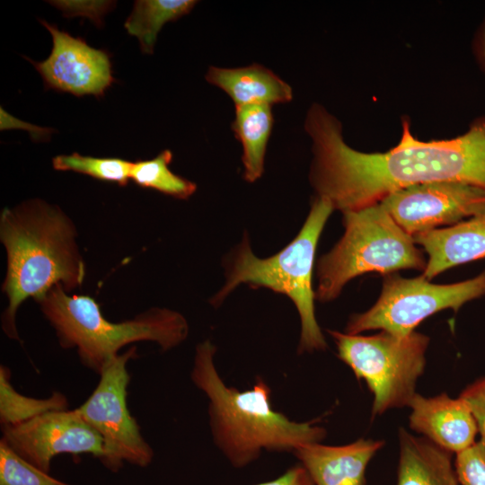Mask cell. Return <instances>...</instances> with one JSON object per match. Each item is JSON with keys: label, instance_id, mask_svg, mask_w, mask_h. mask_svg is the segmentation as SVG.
I'll return each mask as SVG.
<instances>
[{"label": "cell", "instance_id": "1", "mask_svg": "<svg viewBox=\"0 0 485 485\" xmlns=\"http://www.w3.org/2000/svg\"><path fill=\"white\" fill-rule=\"evenodd\" d=\"M304 130L312 141L309 181L316 197L341 213L381 202L420 183L456 181L485 190V117L450 139L421 141L403 121L398 144L387 152L358 151L347 144L340 121L313 103Z\"/></svg>", "mask_w": 485, "mask_h": 485}, {"label": "cell", "instance_id": "2", "mask_svg": "<svg viewBox=\"0 0 485 485\" xmlns=\"http://www.w3.org/2000/svg\"><path fill=\"white\" fill-rule=\"evenodd\" d=\"M75 236L69 217L41 199L2 211L0 239L7 254L3 291L9 302L2 328L10 339L19 340L16 313L25 300L38 301L57 285L67 292L83 284L85 267Z\"/></svg>", "mask_w": 485, "mask_h": 485}, {"label": "cell", "instance_id": "3", "mask_svg": "<svg viewBox=\"0 0 485 485\" xmlns=\"http://www.w3.org/2000/svg\"><path fill=\"white\" fill-rule=\"evenodd\" d=\"M216 346L198 344L190 378L208 398L209 426L215 445L235 468L256 461L263 450L294 453L298 447L321 443L324 428L313 421L296 422L274 410L271 389L258 378L251 389L227 386L214 361Z\"/></svg>", "mask_w": 485, "mask_h": 485}, {"label": "cell", "instance_id": "4", "mask_svg": "<svg viewBox=\"0 0 485 485\" xmlns=\"http://www.w3.org/2000/svg\"><path fill=\"white\" fill-rule=\"evenodd\" d=\"M64 348H76L82 365L99 375L124 346L154 341L163 351L183 342L189 333L185 317L167 308H152L131 320H107L89 295H69L60 285L37 301Z\"/></svg>", "mask_w": 485, "mask_h": 485}, {"label": "cell", "instance_id": "5", "mask_svg": "<svg viewBox=\"0 0 485 485\" xmlns=\"http://www.w3.org/2000/svg\"><path fill=\"white\" fill-rule=\"evenodd\" d=\"M333 210L329 200L315 196L295 239L269 258L255 256L249 236L244 234L228 260L225 282L211 299V304L216 307L220 305L241 284L266 287L286 295L294 303L300 317L298 354L325 350L327 343L315 317L313 272L318 241Z\"/></svg>", "mask_w": 485, "mask_h": 485}, {"label": "cell", "instance_id": "6", "mask_svg": "<svg viewBox=\"0 0 485 485\" xmlns=\"http://www.w3.org/2000/svg\"><path fill=\"white\" fill-rule=\"evenodd\" d=\"M344 234L317 262L315 300L336 299L348 282L365 273L424 271L426 258L380 203L342 213Z\"/></svg>", "mask_w": 485, "mask_h": 485}, {"label": "cell", "instance_id": "7", "mask_svg": "<svg viewBox=\"0 0 485 485\" xmlns=\"http://www.w3.org/2000/svg\"><path fill=\"white\" fill-rule=\"evenodd\" d=\"M327 332L334 340L338 357L372 393V418L409 407L425 371L428 336L416 331L403 336L384 331L371 336Z\"/></svg>", "mask_w": 485, "mask_h": 485}, {"label": "cell", "instance_id": "8", "mask_svg": "<svg viewBox=\"0 0 485 485\" xmlns=\"http://www.w3.org/2000/svg\"><path fill=\"white\" fill-rule=\"evenodd\" d=\"M485 295V269L478 276L452 284H434L424 276L405 278L387 275L381 295L367 311L352 314L345 332L360 334L381 330L408 335L426 318L442 310L457 313L466 303Z\"/></svg>", "mask_w": 485, "mask_h": 485}, {"label": "cell", "instance_id": "9", "mask_svg": "<svg viewBox=\"0 0 485 485\" xmlns=\"http://www.w3.org/2000/svg\"><path fill=\"white\" fill-rule=\"evenodd\" d=\"M136 357L134 346L110 361L93 392L77 408L84 421L101 437L103 455L100 461L114 472L125 462L146 467L154 457V450L128 407L130 375L127 366Z\"/></svg>", "mask_w": 485, "mask_h": 485}, {"label": "cell", "instance_id": "10", "mask_svg": "<svg viewBox=\"0 0 485 485\" xmlns=\"http://www.w3.org/2000/svg\"><path fill=\"white\" fill-rule=\"evenodd\" d=\"M379 203L414 237L480 213L485 209V190L456 181L428 182L398 190Z\"/></svg>", "mask_w": 485, "mask_h": 485}, {"label": "cell", "instance_id": "11", "mask_svg": "<svg viewBox=\"0 0 485 485\" xmlns=\"http://www.w3.org/2000/svg\"><path fill=\"white\" fill-rule=\"evenodd\" d=\"M3 436L20 456L48 472L52 459L62 454H88L101 460L102 440L79 410L48 411L28 421L2 427Z\"/></svg>", "mask_w": 485, "mask_h": 485}, {"label": "cell", "instance_id": "12", "mask_svg": "<svg viewBox=\"0 0 485 485\" xmlns=\"http://www.w3.org/2000/svg\"><path fill=\"white\" fill-rule=\"evenodd\" d=\"M52 36L48 57L38 62L24 57L41 75L46 89L69 93L76 97H102L115 82L110 54L89 46L57 25L40 19Z\"/></svg>", "mask_w": 485, "mask_h": 485}, {"label": "cell", "instance_id": "13", "mask_svg": "<svg viewBox=\"0 0 485 485\" xmlns=\"http://www.w3.org/2000/svg\"><path fill=\"white\" fill-rule=\"evenodd\" d=\"M409 408L410 428L451 454L476 442V420L461 397L451 398L446 392L425 397L417 392Z\"/></svg>", "mask_w": 485, "mask_h": 485}, {"label": "cell", "instance_id": "14", "mask_svg": "<svg viewBox=\"0 0 485 485\" xmlns=\"http://www.w3.org/2000/svg\"><path fill=\"white\" fill-rule=\"evenodd\" d=\"M384 445L382 440L359 438L344 445L306 444L293 454L314 485H366L367 465Z\"/></svg>", "mask_w": 485, "mask_h": 485}, {"label": "cell", "instance_id": "15", "mask_svg": "<svg viewBox=\"0 0 485 485\" xmlns=\"http://www.w3.org/2000/svg\"><path fill=\"white\" fill-rule=\"evenodd\" d=\"M428 254L422 276L431 280L458 265L485 258V209L453 225L413 237Z\"/></svg>", "mask_w": 485, "mask_h": 485}, {"label": "cell", "instance_id": "16", "mask_svg": "<svg viewBox=\"0 0 485 485\" xmlns=\"http://www.w3.org/2000/svg\"><path fill=\"white\" fill-rule=\"evenodd\" d=\"M206 81L224 91L234 107L288 103L293 100V89L281 77L266 66L251 65L226 68L211 66Z\"/></svg>", "mask_w": 485, "mask_h": 485}, {"label": "cell", "instance_id": "17", "mask_svg": "<svg viewBox=\"0 0 485 485\" xmlns=\"http://www.w3.org/2000/svg\"><path fill=\"white\" fill-rule=\"evenodd\" d=\"M398 436L396 485H459L450 452L403 428Z\"/></svg>", "mask_w": 485, "mask_h": 485}, {"label": "cell", "instance_id": "18", "mask_svg": "<svg viewBox=\"0 0 485 485\" xmlns=\"http://www.w3.org/2000/svg\"><path fill=\"white\" fill-rule=\"evenodd\" d=\"M234 108L231 128L242 145L243 178L253 183L264 173L267 146L274 125L272 106L254 104Z\"/></svg>", "mask_w": 485, "mask_h": 485}, {"label": "cell", "instance_id": "19", "mask_svg": "<svg viewBox=\"0 0 485 485\" xmlns=\"http://www.w3.org/2000/svg\"><path fill=\"white\" fill-rule=\"evenodd\" d=\"M197 4L195 0H137L124 27L137 38L142 53L151 55L163 25L187 15Z\"/></svg>", "mask_w": 485, "mask_h": 485}, {"label": "cell", "instance_id": "20", "mask_svg": "<svg viewBox=\"0 0 485 485\" xmlns=\"http://www.w3.org/2000/svg\"><path fill=\"white\" fill-rule=\"evenodd\" d=\"M67 398L59 392L49 397L37 399L18 392L11 383V372L0 366V423L2 427L14 426L48 411L68 409Z\"/></svg>", "mask_w": 485, "mask_h": 485}, {"label": "cell", "instance_id": "21", "mask_svg": "<svg viewBox=\"0 0 485 485\" xmlns=\"http://www.w3.org/2000/svg\"><path fill=\"white\" fill-rule=\"evenodd\" d=\"M172 153L163 150L153 159L133 163L130 180L142 188L153 189L178 199H188L197 190V184L172 172L169 167Z\"/></svg>", "mask_w": 485, "mask_h": 485}, {"label": "cell", "instance_id": "22", "mask_svg": "<svg viewBox=\"0 0 485 485\" xmlns=\"http://www.w3.org/2000/svg\"><path fill=\"white\" fill-rule=\"evenodd\" d=\"M57 171H73L97 180L126 186L130 180L132 162L111 157H92L78 153L59 154L52 159Z\"/></svg>", "mask_w": 485, "mask_h": 485}, {"label": "cell", "instance_id": "23", "mask_svg": "<svg viewBox=\"0 0 485 485\" xmlns=\"http://www.w3.org/2000/svg\"><path fill=\"white\" fill-rule=\"evenodd\" d=\"M0 485H70L53 478L0 440Z\"/></svg>", "mask_w": 485, "mask_h": 485}, {"label": "cell", "instance_id": "24", "mask_svg": "<svg viewBox=\"0 0 485 485\" xmlns=\"http://www.w3.org/2000/svg\"><path fill=\"white\" fill-rule=\"evenodd\" d=\"M454 469L461 485H485V444L476 441L456 454Z\"/></svg>", "mask_w": 485, "mask_h": 485}, {"label": "cell", "instance_id": "25", "mask_svg": "<svg viewBox=\"0 0 485 485\" xmlns=\"http://www.w3.org/2000/svg\"><path fill=\"white\" fill-rule=\"evenodd\" d=\"M62 11L66 17L83 16L91 19L98 27L102 26V17L112 10L116 2L111 1H48Z\"/></svg>", "mask_w": 485, "mask_h": 485}, {"label": "cell", "instance_id": "26", "mask_svg": "<svg viewBox=\"0 0 485 485\" xmlns=\"http://www.w3.org/2000/svg\"><path fill=\"white\" fill-rule=\"evenodd\" d=\"M459 397L469 405L476 420L481 440L485 444V376L468 384Z\"/></svg>", "mask_w": 485, "mask_h": 485}, {"label": "cell", "instance_id": "27", "mask_svg": "<svg viewBox=\"0 0 485 485\" xmlns=\"http://www.w3.org/2000/svg\"><path fill=\"white\" fill-rule=\"evenodd\" d=\"M255 485H314L306 469L300 463L289 468L278 478Z\"/></svg>", "mask_w": 485, "mask_h": 485}, {"label": "cell", "instance_id": "28", "mask_svg": "<svg viewBox=\"0 0 485 485\" xmlns=\"http://www.w3.org/2000/svg\"><path fill=\"white\" fill-rule=\"evenodd\" d=\"M474 49L478 61L485 73V16L475 38Z\"/></svg>", "mask_w": 485, "mask_h": 485}]
</instances>
